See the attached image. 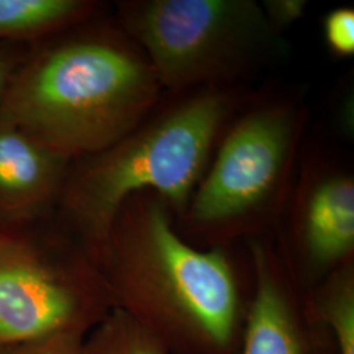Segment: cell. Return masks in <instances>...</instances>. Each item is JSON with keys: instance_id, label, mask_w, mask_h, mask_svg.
I'll return each mask as SVG.
<instances>
[{"instance_id": "cell-1", "label": "cell", "mask_w": 354, "mask_h": 354, "mask_svg": "<svg viewBox=\"0 0 354 354\" xmlns=\"http://www.w3.org/2000/svg\"><path fill=\"white\" fill-rule=\"evenodd\" d=\"M96 17L26 57L0 114L71 162L111 147L160 104L150 61L115 20Z\"/></svg>"}, {"instance_id": "cell-2", "label": "cell", "mask_w": 354, "mask_h": 354, "mask_svg": "<svg viewBox=\"0 0 354 354\" xmlns=\"http://www.w3.org/2000/svg\"><path fill=\"white\" fill-rule=\"evenodd\" d=\"M252 92L212 87L168 93L122 140L71 163L57 207L96 264L133 194L156 193L181 218L226 127Z\"/></svg>"}, {"instance_id": "cell-3", "label": "cell", "mask_w": 354, "mask_h": 354, "mask_svg": "<svg viewBox=\"0 0 354 354\" xmlns=\"http://www.w3.org/2000/svg\"><path fill=\"white\" fill-rule=\"evenodd\" d=\"M169 205L152 192L129 197L97 260L113 307L138 319L177 320L218 348L238 320L236 279L221 248L201 251L184 241Z\"/></svg>"}, {"instance_id": "cell-4", "label": "cell", "mask_w": 354, "mask_h": 354, "mask_svg": "<svg viewBox=\"0 0 354 354\" xmlns=\"http://www.w3.org/2000/svg\"><path fill=\"white\" fill-rule=\"evenodd\" d=\"M115 21L171 95L250 87L289 50L254 0H129L117 6Z\"/></svg>"}, {"instance_id": "cell-5", "label": "cell", "mask_w": 354, "mask_h": 354, "mask_svg": "<svg viewBox=\"0 0 354 354\" xmlns=\"http://www.w3.org/2000/svg\"><path fill=\"white\" fill-rule=\"evenodd\" d=\"M308 124L302 95L253 91L215 149L178 219L207 235H234L282 214L290 197Z\"/></svg>"}, {"instance_id": "cell-6", "label": "cell", "mask_w": 354, "mask_h": 354, "mask_svg": "<svg viewBox=\"0 0 354 354\" xmlns=\"http://www.w3.org/2000/svg\"><path fill=\"white\" fill-rule=\"evenodd\" d=\"M41 223L0 230V345L83 333L88 322L97 324L112 310L88 252H71Z\"/></svg>"}, {"instance_id": "cell-7", "label": "cell", "mask_w": 354, "mask_h": 354, "mask_svg": "<svg viewBox=\"0 0 354 354\" xmlns=\"http://www.w3.org/2000/svg\"><path fill=\"white\" fill-rule=\"evenodd\" d=\"M286 210L304 257L315 269L349 257L354 247V176L349 165L327 152L307 153L304 146Z\"/></svg>"}, {"instance_id": "cell-8", "label": "cell", "mask_w": 354, "mask_h": 354, "mask_svg": "<svg viewBox=\"0 0 354 354\" xmlns=\"http://www.w3.org/2000/svg\"><path fill=\"white\" fill-rule=\"evenodd\" d=\"M71 163L0 114V230L33 226L50 214Z\"/></svg>"}, {"instance_id": "cell-9", "label": "cell", "mask_w": 354, "mask_h": 354, "mask_svg": "<svg viewBox=\"0 0 354 354\" xmlns=\"http://www.w3.org/2000/svg\"><path fill=\"white\" fill-rule=\"evenodd\" d=\"M256 288L243 354H304L290 304L266 244L252 243Z\"/></svg>"}, {"instance_id": "cell-10", "label": "cell", "mask_w": 354, "mask_h": 354, "mask_svg": "<svg viewBox=\"0 0 354 354\" xmlns=\"http://www.w3.org/2000/svg\"><path fill=\"white\" fill-rule=\"evenodd\" d=\"M88 0H0V44L42 41L96 17Z\"/></svg>"}, {"instance_id": "cell-11", "label": "cell", "mask_w": 354, "mask_h": 354, "mask_svg": "<svg viewBox=\"0 0 354 354\" xmlns=\"http://www.w3.org/2000/svg\"><path fill=\"white\" fill-rule=\"evenodd\" d=\"M83 354H165L146 324L112 307L83 344Z\"/></svg>"}, {"instance_id": "cell-12", "label": "cell", "mask_w": 354, "mask_h": 354, "mask_svg": "<svg viewBox=\"0 0 354 354\" xmlns=\"http://www.w3.org/2000/svg\"><path fill=\"white\" fill-rule=\"evenodd\" d=\"M322 314L336 336L340 354H354V279L352 266L336 272L320 298Z\"/></svg>"}, {"instance_id": "cell-13", "label": "cell", "mask_w": 354, "mask_h": 354, "mask_svg": "<svg viewBox=\"0 0 354 354\" xmlns=\"http://www.w3.org/2000/svg\"><path fill=\"white\" fill-rule=\"evenodd\" d=\"M323 35L328 50L337 58L354 54V11L340 7L327 13L323 20Z\"/></svg>"}, {"instance_id": "cell-14", "label": "cell", "mask_w": 354, "mask_h": 354, "mask_svg": "<svg viewBox=\"0 0 354 354\" xmlns=\"http://www.w3.org/2000/svg\"><path fill=\"white\" fill-rule=\"evenodd\" d=\"M83 333L64 332L49 337L1 344L0 354H83Z\"/></svg>"}, {"instance_id": "cell-15", "label": "cell", "mask_w": 354, "mask_h": 354, "mask_svg": "<svg viewBox=\"0 0 354 354\" xmlns=\"http://www.w3.org/2000/svg\"><path fill=\"white\" fill-rule=\"evenodd\" d=\"M260 4L269 23L282 35L288 28L304 19L308 8L306 0H264Z\"/></svg>"}, {"instance_id": "cell-16", "label": "cell", "mask_w": 354, "mask_h": 354, "mask_svg": "<svg viewBox=\"0 0 354 354\" xmlns=\"http://www.w3.org/2000/svg\"><path fill=\"white\" fill-rule=\"evenodd\" d=\"M13 44H0V105L4 102L13 79L26 57L12 48Z\"/></svg>"}]
</instances>
